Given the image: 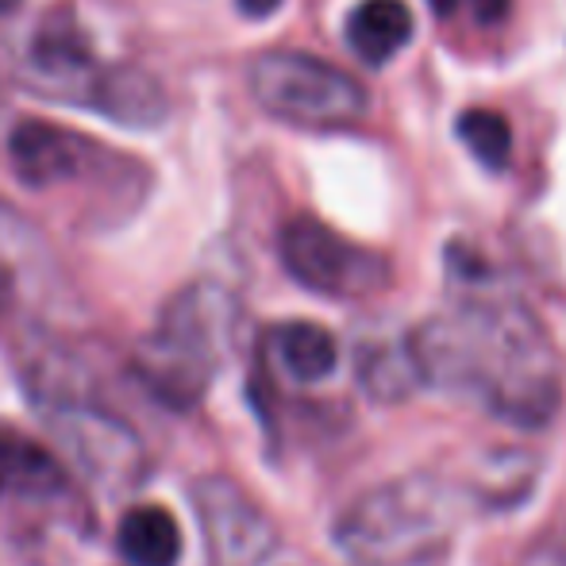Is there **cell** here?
Instances as JSON below:
<instances>
[{
	"label": "cell",
	"instance_id": "14",
	"mask_svg": "<svg viewBox=\"0 0 566 566\" xmlns=\"http://www.w3.org/2000/svg\"><path fill=\"white\" fill-rule=\"evenodd\" d=\"M119 552L132 566H178L181 532L163 505H135L119 521Z\"/></svg>",
	"mask_w": 566,
	"mask_h": 566
},
{
	"label": "cell",
	"instance_id": "19",
	"mask_svg": "<svg viewBox=\"0 0 566 566\" xmlns=\"http://www.w3.org/2000/svg\"><path fill=\"white\" fill-rule=\"evenodd\" d=\"M428 4H432L436 12H451V8H454V0H428Z\"/></svg>",
	"mask_w": 566,
	"mask_h": 566
},
{
	"label": "cell",
	"instance_id": "18",
	"mask_svg": "<svg viewBox=\"0 0 566 566\" xmlns=\"http://www.w3.org/2000/svg\"><path fill=\"white\" fill-rule=\"evenodd\" d=\"M239 12L251 15V20H266V15H274L277 8H282V0H235Z\"/></svg>",
	"mask_w": 566,
	"mask_h": 566
},
{
	"label": "cell",
	"instance_id": "1",
	"mask_svg": "<svg viewBox=\"0 0 566 566\" xmlns=\"http://www.w3.org/2000/svg\"><path fill=\"white\" fill-rule=\"evenodd\" d=\"M420 381L478 401L516 428H547L563 409V358L524 301L462 297L409 336Z\"/></svg>",
	"mask_w": 566,
	"mask_h": 566
},
{
	"label": "cell",
	"instance_id": "8",
	"mask_svg": "<svg viewBox=\"0 0 566 566\" xmlns=\"http://www.w3.org/2000/svg\"><path fill=\"white\" fill-rule=\"evenodd\" d=\"M28 66L35 70L51 90L74 93L77 101H85L93 77L101 74V62L93 59L90 39H85L70 20H54L39 31L35 43H31V51H28Z\"/></svg>",
	"mask_w": 566,
	"mask_h": 566
},
{
	"label": "cell",
	"instance_id": "2",
	"mask_svg": "<svg viewBox=\"0 0 566 566\" xmlns=\"http://www.w3.org/2000/svg\"><path fill=\"white\" fill-rule=\"evenodd\" d=\"M459 490L440 474H409L358 493L336 521L350 566H428L459 524Z\"/></svg>",
	"mask_w": 566,
	"mask_h": 566
},
{
	"label": "cell",
	"instance_id": "10",
	"mask_svg": "<svg viewBox=\"0 0 566 566\" xmlns=\"http://www.w3.org/2000/svg\"><path fill=\"white\" fill-rule=\"evenodd\" d=\"M85 105H93L108 119H119V124L150 127L166 116V93L155 77L135 66H101V74L85 93Z\"/></svg>",
	"mask_w": 566,
	"mask_h": 566
},
{
	"label": "cell",
	"instance_id": "11",
	"mask_svg": "<svg viewBox=\"0 0 566 566\" xmlns=\"http://www.w3.org/2000/svg\"><path fill=\"white\" fill-rule=\"evenodd\" d=\"M347 46L366 66H386L409 46L412 12L405 0H358L343 23Z\"/></svg>",
	"mask_w": 566,
	"mask_h": 566
},
{
	"label": "cell",
	"instance_id": "7",
	"mask_svg": "<svg viewBox=\"0 0 566 566\" xmlns=\"http://www.w3.org/2000/svg\"><path fill=\"white\" fill-rule=\"evenodd\" d=\"M101 150L105 147L97 139L46 124V119H23L8 132L12 170L31 189H54L62 181L82 178V174H90L93 155H101Z\"/></svg>",
	"mask_w": 566,
	"mask_h": 566
},
{
	"label": "cell",
	"instance_id": "6",
	"mask_svg": "<svg viewBox=\"0 0 566 566\" xmlns=\"http://www.w3.org/2000/svg\"><path fill=\"white\" fill-rule=\"evenodd\" d=\"M193 505L217 566H262L277 552V528L231 478H201Z\"/></svg>",
	"mask_w": 566,
	"mask_h": 566
},
{
	"label": "cell",
	"instance_id": "12",
	"mask_svg": "<svg viewBox=\"0 0 566 566\" xmlns=\"http://www.w3.org/2000/svg\"><path fill=\"white\" fill-rule=\"evenodd\" d=\"M46 277H51V259H46L39 231L0 201V290L28 293L31 285H43Z\"/></svg>",
	"mask_w": 566,
	"mask_h": 566
},
{
	"label": "cell",
	"instance_id": "13",
	"mask_svg": "<svg viewBox=\"0 0 566 566\" xmlns=\"http://www.w3.org/2000/svg\"><path fill=\"white\" fill-rule=\"evenodd\" d=\"M274 355L293 381L316 386V381L332 378V370L339 366V343L321 324L290 321L282 328H274Z\"/></svg>",
	"mask_w": 566,
	"mask_h": 566
},
{
	"label": "cell",
	"instance_id": "4",
	"mask_svg": "<svg viewBox=\"0 0 566 566\" xmlns=\"http://www.w3.org/2000/svg\"><path fill=\"white\" fill-rule=\"evenodd\" d=\"M251 93L262 113L308 132H336L366 116L370 93L358 77L305 51H266L251 62Z\"/></svg>",
	"mask_w": 566,
	"mask_h": 566
},
{
	"label": "cell",
	"instance_id": "20",
	"mask_svg": "<svg viewBox=\"0 0 566 566\" xmlns=\"http://www.w3.org/2000/svg\"><path fill=\"white\" fill-rule=\"evenodd\" d=\"M15 8V0H0V12H12Z\"/></svg>",
	"mask_w": 566,
	"mask_h": 566
},
{
	"label": "cell",
	"instance_id": "16",
	"mask_svg": "<svg viewBox=\"0 0 566 566\" xmlns=\"http://www.w3.org/2000/svg\"><path fill=\"white\" fill-rule=\"evenodd\" d=\"M454 132L470 147V155L490 170H505L513 158V127L497 108H467L454 119Z\"/></svg>",
	"mask_w": 566,
	"mask_h": 566
},
{
	"label": "cell",
	"instance_id": "15",
	"mask_svg": "<svg viewBox=\"0 0 566 566\" xmlns=\"http://www.w3.org/2000/svg\"><path fill=\"white\" fill-rule=\"evenodd\" d=\"M358 378H363L366 394L378 401H401L405 394H412V386L420 381L417 358L409 350V339L401 347H366L358 358Z\"/></svg>",
	"mask_w": 566,
	"mask_h": 566
},
{
	"label": "cell",
	"instance_id": "17",
	"mask_svg": "<svg viewBox=\"0 0 566 566\" xmlns=\"http://www.w3.org/2000/svg\"><path fill=\"white\" fill-rule=\"evenodd\" d=\"M509 4L513 0H470V8H474V15L482 23H501L509 15Z\"/></svg>",
	"mask_w": 566,
	"mask_h": 566
},
{
	"label": "cell",
	"instance_id": "5",
	"mask_svg": "<svg viewBox=\"0 0 566 566\" xmlns=\"http://www.w3.org/2000/svg\"><path fill=\"white\" fill-rule=\"evenodd\" d=\"M285 274L305 290L336 301L374 297L389 285V262L378 251L339 235L313 217H297L277 235Z\"/></svg>",
	"mask_w": 566,
	"mask_h": 566
},
{
	"label": "cell",
	"instance_id": "9",
	"mask_svg": "<svg viewBox=\"0 0 566 566\" xmlns=\"http://www.w3.org/2000/svg\"><path fill=\"white\" fill-rule=\"evenodd\" d=\"M66 490L59 459L31 436L0 424V501H51Z\"/></svg>",
	"mask_w": 566,
	"mask_h": 566
},
{
	"label": "cell",
	"instance_id": "3",
	"mask_svg": "<svg viewBox=\"0 0 566 566\" xmlns=\"http://www.w3.org/2000/svg\"><path fill=\"white\" fill-rule=\"evenodd\" d=\"M235 301L212 282L181 290L163 308L155 332L135 350L139 381L170 409H189L205 397L228 355Z\"/></svg>",
	"mask_w": 566,
	"mask_h": 566
},
{
	"label": "cell",
	"instance_id": "21",
	"mask_svg": "<svg viewBox=\"0 0 566 566\" xmlns=\"http://www.w3.org/2000/svg\"><path fill=\"white\" fill-rule=\"evenodd\" d=\"M0 113H4V97H0Z\"/></svg>",
	"mask_w": 566,
	"mask_h": 566
}]
</instances>
